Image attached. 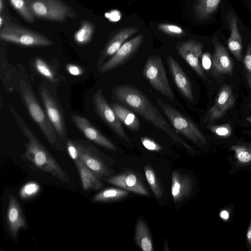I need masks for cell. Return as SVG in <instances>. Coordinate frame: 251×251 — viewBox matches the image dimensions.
I'll return each mask as SVG.
<instances>
[{"label":"cell","instance_id":"obj_37","mask_svg":"<svg viewBox=\"0 0 251 251\" xmlns=\"http://www.w3.org/2000/svg\"><path fill=\"white\" fill-rule=\"evenodd\" d=\"M67 148L69 154L73 160L78 158L77 150L74 141L68 140L67 142Z\"/></svg>","mask_w":251,"mask_h":251},{"label":"cell","instance_id":"obj_24","mask_svg":"<svg viewBox=\"0 0 251 251\" xmlns=\"http://www.w3.org/2000/svg\"><path fill=\"white\" fill-rule=\"evenodd\" d=\"M230 36L227 40L228 48L238 61L242 58V41L238 31L237 20L235 16L231 18L230 22Z\"/></svg>","mask_w":251,"mask_h":251},{"label":"cell","instance_id":"obj_45","mask_svg":"<svg viewBox=\"0 0 251 251\" xmlns=\"http://www.w3.org/2000/svg\"><path fill=\"white\" fill-rule=\"evenodd\" d=\"M247 121H248L249 123H251V117H248L247 118Z\"/></svg>","mask_w":251,"mask_h":251},{"label":"cell","instance_id":"obj_4","mask_svg":"<svg viewBox=\"0 0 251 251\" xmlns=\"http://www.w3.org/2000/svg\"><path fill=\"white\" fill-rule=\"evenodd\" d=\"M156 102L176 131L198 146L206 145L205 136L191 120L160 98H157Z\"/></svg>","mask_w":251,"mask_h":251},{"label":"cell","instance_id":"obj_18","mask_svg":"<svg viewBox=\"0 0 251 251\" xmlns=\"http://www.w3.org/2000/svg\"><path fill=\"white\" fill-rule=\"evenodd\" d=\"M6 220L8 228L12 236L16 237L19 230L26 227V224L21 206L13 195L9 196Z\"/></svg>","mask_w":251,"mask_h":251},{"label":"cell","instance_id":"obj_33","mask_svg":"<svg viewBox=\"0 0 251 251\" xmlns=\"http://www.w3.org/2000/svg\"><path fill=\"white\" fill-rule=\"evenodd\" d=\"M158 29L171 36H180L184 33L181 27L172 24L161 23L158 25Z\"/></svg>","mask_w":251,"mask_h":251},{"label":"cell","instance_id":"obj_5","mask_svg":"<svg viewBox=\"0 0 251 251\" xmlns=\"http://www.w3.org/2000/svg\"><path fill=\"white\" fill-rule=\"evenodd\" d=\"M34 17L64 22L77 17L74 9L61 0H25Z\"/></svg>","mask_w":251,"mask_h":251},{"label":"cell","instance_id":"obj_9","mask_svg":"<svg viewBox=\"0 0 251 251\" xmlns=\"http://www.w3.org/2000/svg\"><path fill=\"white\" fill-rule=\"evenodd\" d=\"M40 94L50 122L58 135L64 138L66 134L65 122L57 102L44 86L40 87Z\"/></svg>","mask_w":251,"mask_h":251},{"label":"cell","instance_id":"obj_36","mask_svg":"<svg viewBox=\"0 0 251 251\" xmlns=\"http://www.w3.org/2000/svg\"><path fill=\"white\" fill-rule=\"evenodd\" d=\"M243 62L248 73L251 74V44L248 45Z\"/></svg>","mask_w":251,"mask_h":251},{"label":"cell","instance_id":"obj_32","mask_svg":"<svg viewBox=\"0 0 251 251\" xmlns=\"http://www.w3.org/2000/svg\"><path fill=\"white\" fill-rule=\"evenodd\" d=\"M40 190L39 185L34 182L25 184L20 190V195L23 199H27L36 195Z\"/></svg>","mask_w":251,"mask_h":251},{"label":"cell","instance_id":"obj_6","mask_svg":"<svg viewBox=\"0 0 251 251\" xmlns=\"http://www.w3.org/2000/svg\"><path fill=\"white\" fill-rule=\"evenodd\" d=\"M146 79L154 89L175 102V96L168 79L160 56L152 55L147 59L143 70Z\"/></svg>","mask_w":251,"mask_h":251},{"label":"cell","instance_id":"obj_20","mask_svg":"<svg viewBox=\"0 0 251 251\" xmlns=\"http://www.w3.org/2000/svg\"><path fill=\"white\" fill-rule=\"evenodd\" d=\"M215 49L212 60L214 74H231L233 72L232 60L225 48L218 42H214Z\"/></svg>","mask_w":251,"mask_h":251},{"label":"cell","instance_id":"obj_27","mask_svg":"<svg viewBox=\"0 0 251 251\" xmlns=\"http://www.w3.org/2000/svg\"><path fill=\"white\" fill-rule=\"evenodd\" d=\"M94 25L88 21H83L81 24L79 29L74 34V40L79 45L88 43L94 32Z\"/></svg>","mask_w":251,"mask_h":251},{"label":"cell","instance_id":"obj_23","mask_svg":"<svg viewBox=\"0 0 251 251\" xmlns=\"http://www.w3.org/2000/svg\"><path fill=\"white\" fill-rule=\"evenodd\" d=\"M110 105L121 123L132 130L137 131L140 129V121L133 112L118 103H112Z\"/></svg>","mask_w":251,"mask_h":251},{"label":"cell","instance_id":"obj_44","mask_svg":"<svg viewBox=\"0 0 251 251\" xmlns=\"http://www.w3.org/2000/svg\"><path fill=\"white\" fill-rule=\"evenodd\" d=\"M4 25V18L0 15V27L1 28Z\"/></svg>","mask_w":251,"mask_h":251},{"label":"cell","instance_id":"obj_16","mask_svg":"<svg viewBox=\"0 0 251 251\" xmlns=\"http://www.w3.org/2000/svg\"><path fill=\"white\" fill-rule=\"evenodd\" d=\"M107 181L127 191L146 196L149 195L140 177L132 172H126L112 176L108 178Z\"/></svg>","mask_w":251,"mask_h":251},{"label":"cell","instance_id":"obj_25","mask_svg":"<svg viewBox=\"0 0 251 251\" xmlns=\"http://www.w3.org/2000/svg\"><path fill=\"white\" fill-rule=\"evenodd\" d=\"M221 0H196L193 11L199 20L208 18L217 9Z\"/></svg>","mask_w":251,"mask_h":251},{"label":"cell","instance_id":"obj_22","mask_svg":"<svg viewBox=\"0 0 251 251\" xmlns=\"http://www.w3.org/2000/svg\"><path fill=\"white\" fill-rule=\"evenodd\" d=\"M135 241L142 251H153V243L150 231L145 222L141 218L136 222Z\"/></svg>","mask_w":251,"mask_h":251},{"label":"cell","instance_id":"obj_3","mask_svg":"<svg viewBox=\"0 0 251 251\" xmlns=\"http://www.w3.org/2000/svg\"><path fill=\"white\" fill-rule=\"evenodd\" d=\"M20 87L23 100L29 115L49 143L55 146L57 141L56 132L47 114L37 100L30 85L25 80H21Z\"/></svg>","mask_w":251,"mask_h":251},{"label":"cell","instance_id":"obj_11","mask_svg":"<svg viewBox=\"0 0 251 251\" xmlns=\"http://www.w3.org/2000/svg\"><path fill=\"white\" fill-rule=\"evenodd\" d=\"M74 142L77 150L78 158L98 177L111 175V172L93 147L86 146L78 141Z\"/></svg>","mask_w":251,"mask_h":251},{"label":"cell","instance_id":"obj_1","mask_svg":"<svg viewBox=\"0 0 251 251\" xmlns=\"http://www.w3.org/2000/svg\"><path fill=\"white\" fill-rule=\"evenodd\" d=\"M112 96L121 103L130 108L153 126L167 134L175 142L190 152L193 149L178 136L146 96L137 88L129 85H119L112 90Z\"/></svg>","mask_w":251,"mask_h":251},{"label":"cell","instance_id":"obj_7","mask_svg":"<svg viewBox=\"0 0 251 251\" xmlns=\"http://www.w3.org/2000/svg\"><path fill=\"white\" fill-rule=\"evenodd\" d=\"M0 38L4 41L27 47L50 46L53 44L44 35L21 26L7 24L0 28Z\"/></svg>","mask_w":251,"mask_h":251},{"label":"cell","instance_id":"obj_19","mask_svg":"<svg viewBox=\"0 0 251 251\" xmlns=\"http://www.w3.org/2000/svg\"><path fill=\"white\" fill-rule=\"evenodd\" d=\"M171 180V194L175 202H179L189 196L193 187L190 176L174 171L172 174Z\"/></svg>","mask_w":251,"mask_h":251},{"label":"cell","instance_id":"obj_15","mask_svg":"<svg viewBox=\"0 0 251 251\" xmlns=\"http://www.w3.org/2000/svg\"><path fill=\"white\" fill-rule=\"evenodd\" d=\"M169 71L176 87L181 94L188 100H194L192 87L187 75L176 60L171 55L167 57Z\"/></svg>","mask_w":251,"mask_h":251},{"label":"cell","instance_id":"obj_39","mask_svg":"<svg viewBox=\"0 0 251 251\" xmlns=\"http://www.w3.org/2000/svg\"><path fill=\"white\" fill-rule=\"evenodd\" d=\"M201 66L206 71L209 70L212 67V59L209 52L204 53L201 56Z\"/></svg>","mask_w":251,"mask_h":251},{"label":"cell","instance_id":"obj_30","mask_svg":"<svg viewBox=\"0 0 251 251\" xmlns=\"http://www.w3.org/2000/svg\"><path fill=\"white\" fill-rule=\"evenodd\" d=\"M34 66L37 72L51 82L58 81V78L51 68L43 59L37 58L34 61Z\"/></svg>","mask_w":251,"mask_h":251},{"label":"cell","instance_id":"obj_28","mask_svg":"<svg viewBox=\"0 0 251 251\" xmlns=\"http://www.w3.org/2000/svg\"><path fill=\"white\" fill-rule=\"evenodd\" d=\"M235 158L240 165L251 164V144L242 143L233 145L230 148Z\"/></svg>","mask_w":251,"mask_h":251},{"label":"cell","instance_id":"obj_26","mask_svg":"<svg viewBox=\"0 0 251 251\" xmlns=\"http://www.w3.org/2000/svg\"><path fill=\"white\" fill-rule=\"evenodd\" d=\"M127 191L123 189L109 188L95 195L92 200L95 202H110L120 200L128 195Z\"/></svg>","mask_w":251,"mask_h":251},{"label":"cell","instance_id":"obj_14","mask_svg":"<svg viewBox=\"0 0 251 251\" xmlns=\"http://www.w3.org/2000/svg\"><path fill=\"white\" fill-rule=\"evenodd\" d=\"M234 102L231 87L227 85H223L217 96L214 104L207 112L205 121L213 122L222 118Z\"/></svg>","mask_w":251,"mask_h":251},{"label":"cell","instance_id":"obj_21","mask_svg":"<svg viewBox=\"0 0 251 251\" xmlns=\"http://www.w3.org/2000/svg\"><path fill=\"white\" fill-rule=\"evenodd\" d=\"M80 176L83 189L98 190L102 186L99 177L79 158L74 160Z\"/></svg>","mask_w":251,"mask_h":251},{"label":"cell","instance_id":"obj_43","mask_svg":"<svg viewBox=\"0 0 251 251\" xmlns=\"http://www.w3.org/2000/svg\"><path fill=\"white\" fill-rule=\"evenodd\" d=\"M4 7V2L3 0H0V12L1 13Z\"/></svg>","mask_w":251,"mask_h":251},{"label":"cell","instance_id":"obj_42","mask_svg":"<svg viewBox=\"0 0 251 251\" xmlns=\"http://www.w3.org/2000/svg\"><path fill=\"white\" fill-rule=\"evenodd\" d=\"M246 77L247 79L248 84L251 88V74L249 73H247L246 75Z\"/></svg>","mask_w":251,"mask_h":251},{"label":"cell","instance_id":"obj_2","mask_svg":"<svg viewBox=\"0 0 251 251\" xmlns=\"http://www.w3.org/2000/svg\"><path fill=\"white\" fill-rule=\"evenodd\" d=\"M9 107L17 125L27 140L25 156L28 161L36 169L48 173L63 182H68L69 178L67 173L40 142L15 109L11 105Z\"/></svg>","mask_w":251,"mask_h":251},{"label":"cell","instance_id":"obj_10","mask_svg":"<svg viewBox=\"0 0 251 251\" xmlns=\"http://www.w3.org/2000/svg\"><path fill=\"white\" fill-rule=\"evenodd\" d=\"M144 39V34L141 33L126 42L109 59L99 68L100 73H105L125 63L138 50Z\"/></svg>","mask_w":251,"mask_h":251},{"label":"cell","instance_id":"obj_17","mask_svg":"<svg viewBox=\"0 0 251 251\" xmlns=\"http://www.w3.org/2000/svg\"><path fill=\"white\" fill-rule=\"evenodd\" d=\"M138 30L136 27H127L118 31L109 41L99 56L98 65L100 68L107 57L113 56L126 41Z\"/></svg>","mask_w":251,"mask_h":251},{"label":"cell","instance_id":"obj_13","mask_svg":"<svg viewBox=\"0 0 251 251\" xmlns=\"http://www.w3.org/2000/svg\"><path fill=\"white\" fill-rule=\"evenodd\" d=\"M71 119L87 139L110 151L117 150L116 146L93 126L87 118L75 114L71 115Z\"/></svg>","mask_w":251,"mask_h":251},{"label":"cell","instance_id":"obj_38","mask_svg":"<svg viewBox=\"0 0 251 251\" xmlns=\"http://www.w3.org/2000/svg\"><path fill=\"white\" fill-rule=\"evenodd\" d=\"M66 70L70 74L74 76L81 75L84 73L83 69L75 64H67L66 66Z\"/></svg>","mask_w":251,"mask_h":251},{"label":"cell","instance_id":"obj_12","mask_svg":"<svg viewBox=\"0 0 251 251\" xmlns=\"http://www.w3.org/2000/svg\"><path fill=\"white\" fill-rule=\"evenodd\" d=\"M202 47L201 43L195 40L190 39L177 44L176 50L197 75L201 78L205 79L206 76L200 61Z\"/></svg>","mask_w":251,"mask_h":251},{"label":"cell","instance_id":"obj_29","mask_svg":"<svg viewBox=\"0 0 251 251\" xmlns=\"http://www.w3.org/2000/svg\"><path fill=\"white\" fill-rule=\"evenodd\" d=\"M145 175L146 179L155 196L158 199H161L163 190L158 178L151 167L150 165L144 167Z\"/></svg>","mask_w":251,"mask_h":251},{"label":"cell","instance_id":"obj_40","mask_svg":"<svg viewBox=\"0 0 251 251\" xmlns=\"http://www.w3.org/2000/svg\"><path fill=\"white\" fill-rule=\"evenodd\" d=\"M247 240L251 248V219L250 226L247 233Z\"/></svg>","mask_w":251,"mask_h":251},{"label":"cell","instance_id":"obj_41","mask_svg":"<svg viewBox=\"0 0 251 251\" xmlns=\"http://www.w3.org/2000/svg\"><path fill=\"white\" fill-rule=\"evenodd\" d=\"M220 217L224 220H226L228 219L229 215L228 213L226 211H222L220 215Z\"/></svg>","mask_w":251,"mask_h":251},{"label":"cell","instance_id":"obj_31","mask_svg":"<svg viewBox=\"0 0 251 251\" xmlns=\"http://www.w3.org/2000/svg\"><path fill=\"white\" fill-rule=\"evenodd\" d=\"M9 1L13 8L25 21L29 23L34 21V16L25 0H9Z\"/></svg>","mask_w":251,"mask_h":251},{"label":"cell","instance_id":"obj_34","mask_svg":"<svg viewBox=\"0 0 251 251\" xmlns=\"http://www.w3.org/2000/svg\"><path fill=\"white\" fill-rule=\"evenodd\" d=\"M209 129L214 134L221 137H227L231 134V128L229 124L211 126Z\"/></svg>","mask_w":251,"mask_h":251},{"label":"cell","instance_id":"obj_8","mask_svg":"<svg viewBox=\"0 0 251 251\" xmlns=\"http://www.w3.org/2000/svg\"><path fill=\"white\" fill-rule=\"evenodd\" d=\"M93 103L97 114L102 120L119 138L126 142H129V139L125 132L121 122L110 104L107 102L102 90H98L94 93Z\"/></svg>","mask_w":251,"mask_h":251},{"label":"cell","instance_id":"obj_35","mask_svg":"<svg viewBox=\"0 0 251 251\" xmlns=\"http://www.w3.org/2000/svg\"><path fill=\"white\" fill-rule=\"evenodd\" d=\"M143 146L148 150L152 151H159L162 150L161 147L153 140L148 137L141 138Z\"/></svg>","mask_w":251,"mask_h":251}]
</instances>
